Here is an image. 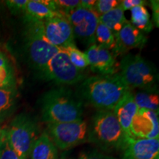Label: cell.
I'll use <instances>...</instances> for the list:
<instances>
[{
  "instance_id": "obj_2",
  "label": "cell",
  "mask_w": 159,
  "mask_h": 159,
  "mask_svg": "<svg viewBox=\"0 0 159 159\" xmlns=\"http://www.w3.org/2000/svg\"><path fill=\"white\" fill-rule=\"evenodd\" d=\"M83 102L77 91L66 86L54 88L43 95L41 119L47 124L82 120Z\"/></svg>"
},
{
  "instance_id": "obj_5",
  "label": "cell",
  "mask_w": 159,
  "mask_h": 159,
  "mask_svg": "<svg viewBox=\"0 0 159 159\" xmlns=\"http://www.w3.org/2000/svg\"><path fill=\"white\" fill-rule=\"evenodd\" d=\"M25 35L30 59L35 69L41 74L49 60L61 49L53 46L47 39L43 21L27 23Z\"/></svg>"
},
{
  "instance_id": "obj_6",
  "label": "cell",
  "mask_w": 159,
  "mask_h": 159,
  "mask_svg": "<svg viewBox=\"0 0 159 159\" xmlns=\"http://www.w3.org/2000/svg\"><path fill=\"white\" fill-rule=\"evenodd\" d=\"M7 130L11 147L20 159H28L38 137V127L27 115L20 114L13 119Z\"/></svg>"
},
{
  "instance_id": "obj_11",
  "label": "cell",
  "mask_w": 159,
  "mask_h": 159,
  "mask_svg": "<svg viewBox=\"0 0 159 159\" xmlns=\"http://www.w3.org/2000/svg\"><path fill=\"white\" fill-rule=\"evenodd\" d=\"M134 139H159L158 114L146 109H138L131 124Z\"/></svg>"
},
{
  "instance_id": "obj_30",
  "label": "cell",
  "mask_w": 159,
  "mask_h": 159,
  "mask_svg": "<svg viewBox=\"0 0 159 159\" xmlns=\"http://www.w3.org/2000/svg\"><path fill=\"white\" fill-rule=\"evenodd\" d=\"M146 2L143 0H123L121 1L120 5L124 12L125 11H130L135 7L140 5H144Z\"/></svg>"
},
{
  "instance_id": "obj_16",
  "label": "cell",
  "mask_w": 159,
  "mask_h": 159,
  "mask_svg": "<svg viewBox=\"0 0 159 159\" xmlns=\"http://www.w3.org/2000/svg\"><path fill=\"white\" fill-rule=\"evenodd\" d=\"M54 0H28L24 13L26 23L43 21L56 13Z\"/></svg>"
},
{
  "instance_id": "obj_33",
  "label": "cell",
  "mask_w": 159,
  "mask_h": 159,
  "mask_svg": "<svg viewBox=\"0 0 159 159\" xmlns=\"http://www.w3.org/2000/svg\"><path fill=\"white\" fill-rule=\"evenodd\" d=\"M1 130H2V129L0 128V134H1Z\"/></svg>"
},
{
  "instance_id": "obj_3",
  "label": "cell",
  "mask_w": 159,
  "mask_h": 159,
  "mask_svg": "<svg viewBox=\"0 0 159 159\" xmlns=\"http://www.w3.org/2000/svg\"><path fill=\"white\" fill-rule=\"evenodd\" d=\"M89 142L106 151L124 150L128 141L113 111H97L89 128Z\"/></svg>"
},
{
  "instance_id": "obj_18",
  "label": "cell",
  "mask_w": 159,
  "mask_h": 159,
  "mask_svg": "<svg viewBox=\"0 0 159 159\" xmlns=\"http://www.w3.org/2000/svg\"><path fill=\"white\" fill-rule=\"evenodd\" d=\"M99 22L106 26L114 33L115 37L122 28L125 23L128 21L125 16V12L120 4L111 11L99 16Z\"/></svg>"
},
{
  "instance_id": "obj_8",
  "label": "cell",
  "mask_w": 159,
  "mask_h": 159,
  "mask_svg": "<svg viewBox=\"0 0 159 159\" xmlns=\"http://www.w3.org/2000/svg\"><path fill=\"white\" fill-rule=\"evenodd\" d=\"M41 75L46 80L63 86L77 84L85 78L84 71L77 69L71 63L68 55L62 49L49 60Z\"/></svg>"
},
{
  "instance_id": "obj_14",
  "label": "cell",
  "mask_w": 159,
  "mask_h": 159,
  "mask_svg": "<svg viewBox=\"0 0 159 159\" xmlns=\"http://www.w3.org/2000/svg\"><path fill=\"white\" fill-rule=\"evenodd\" d=\"M122 159H159V139H135L124 150Z\"/></svg>"
},
{
  "instance_id": "obj_22",
  "label": "cell",
  "mask_w": 159,
  "mask_h": 159,
  "mask_svg": "<svg viewBox=\"0 0 159 159\" xmlns=\"http://www.w3.org/2000/svg\"><path fill=\"white\" fill-rule=\"evenodd\" d=\"M16 89H0V122L13 114L16 104Z\"/></svg>"
},
{
  "instance_id": "obj_32",
  "label": "cell",
  "mask_w": 159,
  "mask_h": 159,
  "mask_svg": "<svg viewBox=\"0 0 159 159\" xmlns=\"http://www.w3.org/2000/svg\"><path fill=\"white\" fill-rule=\"evenodd\" d=\"M96 2L97 0H80V7L89 11H94Z\"/></svg>"
},
{
  "instance_id": "obj_7",
  "label": "cell",
  "mask_w": 159,
  "mask_h": 159,
  "mask_svg": "<svg viewBox=\"0 0 159 159\" xmlns=\"http://www.w3.org/2000/svg\"><path fill=\"white\" fill-rule=\"evenodd\" d=\"M47 133L57 149L66 150L89 142V127L82 120L47 124Z\"/></svg>"
},
{
  "instance_id": "obj_4",
  "label": "cell",
  "mask_w": 159,
  "mask_h": 159,
  "mask_svg": "<svg viewBox=\"0 0 159 159\" xmlns=\"http://www.w3.org/2000/svg\"><path fill=\"white\" fill-rule=\"evenodd\" d=\"M119 69L124 82L130 88L140 90L158 89V73L150 61L140 55L128 54L122 57Z\"/></svg>"
},
{
  "instance_id": "obj_28",
  "label": "cell",
  "mask_w": 159,
  "mask_h": 159,
  "mask_svg": "<svg viewBox=\"0 0 159 159\" xmlns=\"http://www.w3.org/2000/svg\"><path fill=\"white\" fill-rule=\"evenodd\" d=\"M28 0H8L6 5L13 14H24Z\"/></svg>"
},
{
  "instance_id": "obj_21",
  "label": "cell",
  "mask_w": 159,
  "mask_h": 159,
  "mask_svg": "<svg viewBox=\"0 0 159 159\" xmlns=\"http://www.w3.org/2000/svg\"><path fill=\"white\" fill-rule=\"evenodd\" d=\"M0 89H16V77L11 63L0 51Z\"/></svg>"
},
{
  "instance_id": "obj_27",
  "label": "cell",
  "mask_w": 159,
  "mask_h": 159,
  "mask_svg": "<svg viewBox=\"0 0 159 159\" xmlns=\"http://www.w3.org/2000/svg\"><path fill=\"white\" fill-rule=\"evenodd\" d=\"M56 11L66 13L80 7V0H54Z\"/></svg>"
},
{
  "instance_id": "obj_26",
  "label": "cell",
  "mask_w": 159,
  "mask_h": 159,
  "mask_svg": "<svg viewBox=\"0 0 159 159\" xmlns=\"http://www.w3.org/2000/svg\"><path fill=\"white\" fill-rule=\"evenodd\" d=\"M120 2L121 1L117 0H97L94 11L100 16L115 8Z\"/></svg>"
},
{
  "instance_id": "obj_20",
  "label": "cell",
  "mask_w": 159,
  "mask_h": 159,
  "mask_svg": "<svg viewBox=\"0 0 159 159\" xmlns=\"http://www.w3.org/2000/svg\"><path fill=\"white\" fill-rule=\"evenodd\" d=\"M130 24L142 33H149L152 30L153 24L150 20V15L144 5L137 6L130 10Z\"/></svg>"
},
{
  "instance_id": "obj_17",
  "label": "cell",
  "mask_w": 159,
  "mask_h": 159,
  "mask_svg": "<svg viewBox=\"0 0 159 159\" xmlns=\"http://www.w3.org/2000/svg\"><path fill=\"white\" fill-rule=\"evenodd\" d=\"M30 159H58V149L48 134L43 132L39 136L31 149Z\"/></svg>"
},
{
  "instance_id": "obj_1",
  "label": "cell",
  "mask_w": 159,
  "mask_h": 159,
  "mask_svg": "<svg viewBox=\"0 0 159 159\" xmlns=\"http://www.w3.org/2000/svg\"><path fill=\"white\" fill-rule=\"evenodd\" d=\"M130 91L118 72L85 77L80 82L77 93L83 103H88L98 111H113Z\"/></svg>"
},
{
  "instance_id": "obj_23",
  "label": "cell",
  "mask_w": 159,
  "mask_h": 159,
  "mask_svg": "<svg viewBox=\"0 0 159 159\" xmlns=\"http://www.w3.org/2000/svg\"><path fill=\"white\" fill-rule=\"evenodd\" d=\"M95 44L110 51L115 57L116 52V39L114 33L106 26L99 23L95 31Z\"/></svg>"
},
{
  "instance_id": "obj_9",
  "label": "cell",
  "mask_w": 159,
  "mask_h": 159,
  "mask_svg": "<svg viewBox=\"0 0 159 159\" xmlns=\"http://www.w3.org/2000/svg\"><path fill=\"white\" fill-rule=\"evenodd\" d=\"M63 14L70 23L75 39H78L87 47L95 44V31L99 19V16L94 11L78 7Z\"/></svg>"
},
{
  "instance_id": "obj_15",
  "label": "cell",
  "mask_w": 159,
  "mask_h": 159,
  "mask_svg": "<svg viewBox=\"0 0 159 159\" xmlns=\"http://www.w3.org/2000/svg\"><path fill=\"white\" fill-rule=\"evenodd\" d=\"M138 109L135 103L133 91H130L127 93L113 110L126 137L128 144L133 139H135L131 134V124Z\"/></svg>"
},
{
  "instance_id": "obj_25",
  "label": "cell",
  "mask_w": 159,
  "mask_h": 159,
  "mask_svg": "<svg viewBox=\"0 0 159 159\" xmlns=\"http://www.w3.org/2000/svg\"><path fill=\"white\" fill-rule=\"evenodd\" d=\"M0 159H20L10 144L6 129L0 134Z\"/></svg>"
},
{
  "instance_id": "obj_10",
  "label": "cell",
  "mask_w": 159,
  "mask_h": 159,
  "mask_svg": "<svg viewBox=\"0 0 159 159\" xmlns=\"http://www.w3.org/2000/svg\"><path fill=\"white\" fill-rule=\"evenodd\" d=\"M43 29L48 41L57 48L64 49L75 44L71 26L63 13L56 12L52 16L43 21Z\"/></svg>"
},
{
  "instance_id": "obj_31",
  "label": "cell",
  "mask_w": 159,
  "mask_h": 159,
  "mask_svg": "<svg viewBox=\"0 0 159 159\" xmlns=\"http://www.w3.org/2000/svg\"><path fill=\"white\" fill-rule=\"evenodd\" d=\"M151 2V7L152 11V18L155 25L157 27L159 26V2L158 0H152Z\"/></svg>"
},
{
  "instance_id": "obj_12",
  "label": "cell",
  "mask_w": 159,
  "mask_h": 159,
  "mask_svg": "<svg viewBox=\"0 0 159 159\" xmlns=\"http://www.w3.org/2000/svg\"><path fill=\"white\" fill-rule=\"evenodd\" d=\"M89 67L98 75H113L118 73L119 67L114 55L102 47L96 44L88 47L85 52Z\"/></svg>"
},
{
  "instance_id": "obj_13",
  "label": "cell",
  "mask_w": 159,
  "mask_h": 159,
  "mask_svg": "<svg viewBox=\"0 0 159 159\" xmlns=\"http://www.w3.org/2000/svg\"><path fill=\"white\" fill-rule=\"evenodd\" d=\"M115 39L116 45L115 52L116 57L119 55H126L130 49L142 48L148 41L146 35L134 27L129 21L125 23Z\"/></svg>"
},
{
  "instance_id": "obj_24",
  "label": "cell",
  "mask_w": 159,
  "mask_h": 159,
  "mask_svg": "<svg viewBox=\"0 0 159 159\" xmlns=\"http://www.w3.org/2000/svg\"><path fill=\"white\" fill-rule=\"evenodd\" d=\"M62 49H63L66 52L71 63L77 69L84 71L85 69L89 68V64L86 55H85V52L80 51L77 48L75 43L69 46V47Z\"/></svg>"
},
{
  "instance_id": "obj_29",
  "label": "cell",
  "mask_w": 159,
  "mask_h": 159,
  "mask_svg": "<svg viewBox=\"0 0 159 159\" xmlns=\"http://www.w3.org/2000/svg\"><path fill=\"white\" fill-rule=\"evenodd\" d=\"M79 159H116L114 157L103 153L97 150H93L89 152H82L80 155Z\"/></svg>"
},
{
  "instance_id": "obj_19",
  "label": "cell",
  "mask_w": 159,
  "mask_h": 159,
  "mask_svg": "<svg viewBox=\"0 0 159 159\" xmlns=\"http://www.w3.org/2000/svg\"><path fill=\"white\" fill-rule=\"evenodd\" d=\"M135 103L139 109H146L158 114V90H140L133 92Z\"/></svg>"
}]
</instances>
